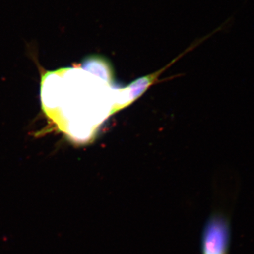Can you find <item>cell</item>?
Returning a JSON list of instances; mask_svg holds the SVG:
<instances>
[{
  "label": "cell",
  "mask_w": 254,
  "mask_h": 254,
  "mask_svg": "<svg viewBox=\"0 0 254 254\" xmlns=\"http://www.w3.org/2000/svg\"><path fill=\"white\" fill-rule=\"evenodd\" d=\"M231 240L230 218L221 211H214L203 225L200 235V253L229 254Z\"/></svg>",
  "instance_id": "obj_1"
}]
</instances>
